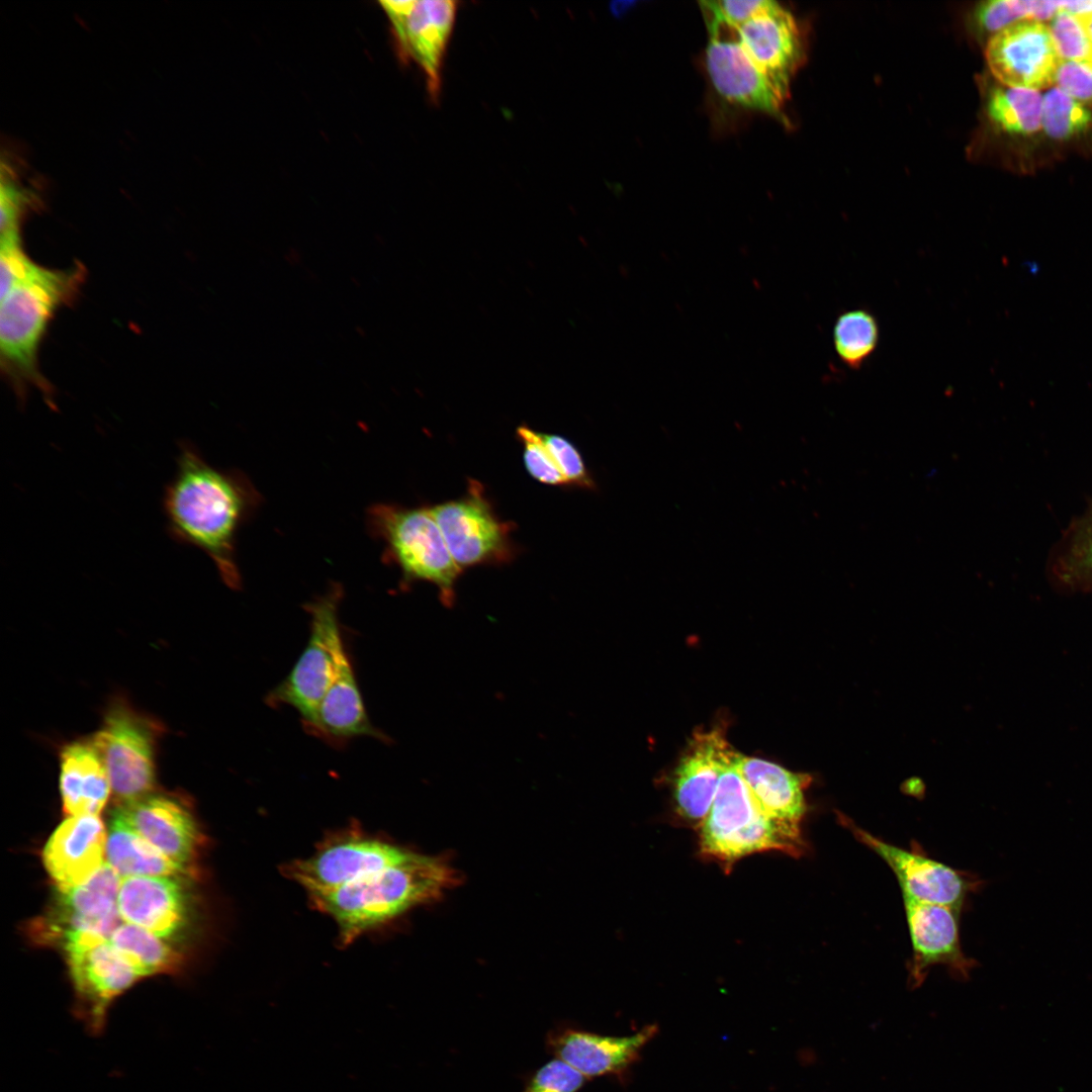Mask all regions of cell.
<instances>
[{"mask_svg":"<svg viewBox=\"0 0 1092 1092\" xmlns=\"http://www.w3.org/2000/svg\"><path fill=\"white\" fill-rule=\"evenodd\" d=\"M107 834L98 815L70 816L49 838L43 864L64 890L89 880L105 863Z\"/></svg>","mask_w":1092,"mask_h":1092,"instance_id":"20","label":"cell"},{"mask_svg":"<svg viewBox=\"0 0 1092 1092\" xmlns=\"http://www.w3.org/2000/svg\"><path fill=\"white\" fill-rule=\"evenodd\" d=\"M1061 10L1078 17H1083L1092 13V0L1061 1Z\"/></svg>","mask_w":1092,"mask_h":1092,"instance_id":"39","label":"cell"},{"mask_svg":"<svg viewBox=\"0 0 1092 1092\" xmlns=\"http://www.w3.org/2000/svg\"><path fill=\"white\" fill-rule=\"evenodd\" d=\"M1080 18L1083 21V24H1084V26L1086 28V31H1087V34H1088V37H1089V40H1090V43H1091V47H1092V13H1090V14H1088L1086 16L1080 17Z\"/></svg>","mask_w":1092,"mask_h":1092,"instance_id":"43","label":"cell"},{"mask_svg":"<svg viewBox=\"0 0 1092 1092\" xmlns=\"http://www.w3.org/2000/svg\"><path fill=\"white\" fill-rule=\"evenodd\" d=\"M975 19L979 27L994 34L1021 20L1028 19L1025 0H991L978 5Z\"/></svg>","mask_w":1092,"mask_h":1092,"instance_id":"36","label":"cell"},{"mask_svg":"<svg viewBox=\"0 0 1092 1092\" xmlns=\"http://www.w3.org/2000/svg\"><path fill=\"white\" fill-rule=\"evenodd\" d=\"M739 40L785 100L791 78L804 58L801 31L792 13L771 1L738 27Z\"/></svg>","mask_w":1092,"mask_h":1092,"instance_id":"18","label":"cell"},{"mask_svg":"<svg viewBox=\"0 0 1092 1092\" xmlns=\"http://www.w3.org/2000/svg\"><path fill=\"white\" fill-rule=\"evenodd\" d=\"M304 728L333 745H342L362 736L386 739L370 722L348 653L312 720Z\"/></svg>","mask_w":1092,"mask_h":1092,"instance_id":"23","label":"cell"},{"mask_svg":"<svg viewBox=\"0 0 1092 1092\" xmlns=\"http://www.w3.org/2000/svg\"><path fill=\"white\" fill-rule=\"evenodd\" d=\"M35 263L24 251L19 233L1 235L0 247V270H1V298L20 281H22L35 267Z\"/></svg>","mask_w":1092,"mask_h":1092,"instance_id":"35","label":"cell"},{"mask_svg":"<svg viewBox=\"0 0 1092 1092\" xmlns=\"http://www.w3.org/2000/svg\"><path fill=\"white\" fill-rule=\"evenodd\" d=\"M392 27L399 58L422 69L430 98L437 101L442 85V68L457 12L450 0H404L379 2Z\"/></svg>","mask_w":1092,"mask_h":1092,"instance_id":"10","label":"cell"},{"mask_svg":"<svg viewBox=\"0 0 1092 1092\" xmlns=\"http://www.w3.org/2000/svg\"><path fill=\"white\" fill-rule=\"evenodd\" d=\"M115 810L136 833L190 873L201 843V833L190 810L180 801L151 793L120 804Z\"/></svg>","mask_w":1092,"mask_h":1092,"instance_id":"17","label":"cell"},{"mask_svg":"<svg viewBox=\"0 0 1092 1092\" xmlns=\"http://www.w3.org/2000/svg\"><path fill=\"white\" fill-rule=\"evenodd\" d=\"M635 4H636V2H634V1L614 2L612 4V10H613L615 15H617V16L622 15Z\"/></svg>","mask_w":1092,"mask_h":1092,"instance_id":"40","label":"cell"},{"mask_svg":"<svg viewBox=\"0 0 1092 1092\" xmlns=\"http://www.w3.org/2000/svg\"><path fill=\"white\" fill-rule=\"evenodd\" d=\"M736 754L719 730L694 737L674 778L675 804L684 818L698 822L705 819L720 779Z\"/></svg>","mask_w":1092,"mask_h":1092,"instance_id":"21","label":"cell"},{"mask_svg":"<svg viewBox=\"0 0 1092 1092\" xmlns=\"http://www.w3.org/2000/svg\"><path fill=\"white\" fill-rule=\"evenodd\" d=\"M355 330L360 337H366V330L363 327L357 326Z\"/></svg>","mask_w":1092,"mask_h":1092,"instance_id":"44","label":"cell"},{"mask_svg":"<svg viewBox=\"0 0 1092 1092\" xmlns=\"http://www.w3.org/2000/svg\"><path fill=\"white\" fill-rule=\"evenodd\" d=\"M60 791L70 816L98 815L111 793L103 759L91 738L64 746L60 754Z\"/></svg>","mask_w":1092,"mask_h":1092,"instance_id":"24","label":"cell"},{"mask_svg":"<svg viewBox=\"0 0 1092 1092\" xmlns=\"http://www.w3.org/2000/svg\"><path fill=\"white\" fill-rule=\"evenodd\" d=\"M429 510L462 571L507 564L517 556L518 548L511 538L516 525L498 518L479 481L469 479L464 495Z\"/></svg>","mask_w":1092,"mask_h":1092,"instance_id":"7","label":"cell"},{"mask_svg":"<svg viewBox=\"0 0 1092 1092\" xmlns=\"http://www.w3.org/2000/svg\"><path fill=\"white\" fill-rule=\"evenodd\" d=\"M880 340L877 317L866 308L840 313L833 327V345L840 361L859 369L874 354Z\"/></svg>","mask_w":1092,"mask_h":1092,"instance_id":"29","label":"cell"},{"mask_svg":"<svg viewBox=\"0 0 1092 1092\" xmlns=\"http://www.w3.org/2000/svg\"><path fill=\"white\" fill-rule=\"evenodd\" d=\"M734 765L764 813L801 824L807 810L805 789L809 785V776L738 753Z\"/></svg>","mask_w":1092,"mask_h":1092,"instance_id":"25","label":"cell"},{"mask_svg":"<svg viewBox=\"0 0 1092 1092\" xmlns=\"http://www.w3.org/2000/svg\"><path fill=\"white\" fill-rule=\"evenodd\" d=\"M657 1032L649 1025L630 1036L602 1035L573 1027L552 1030L547 1046L555 1058L562 1060L585 1078L617 1075L634 1064L645 1044Z\"/></svg>","mask_w":1092,"mask_h":1092,"instance_id":"19","label":"cell"},{"mask_svg":"<svg viewBox=\"0 0 1092 1092\" xmlns=\"http://www.w3.org/2000/svg\"><path fill=\"white\" fill-rule=\"evenodd\" d=\"M1042 96L1037 90L1005 85L994 87L987 100V113L1000 129L1027 135L1041 126Z\"/></svg>","mask_w":1092,"mask_h":1092,"instance_id":"28","label":"cell"},{"mask_svg":"<svg viewBox=\"0 0 1092 1092\" xmlns=\"http://www.w3.org/2000/svg\"><path fill=\"white\" fill-rule=\"evenodd\" d=\"M180 876L128 877L121 880L117 906L122 920L168 937L189 914V897Z\"/></svg>","mask_w":1092,"mask_h":1092,"instance_id":"22","label":"cell"},{"mask_svg":"<svg viewBox=\"0 0 1092 1092\" xmlns=\"http://www.w3.org/2000/svg\"><path fill=\"white\" fill-rule=\"evenodd\" d=\"M408 850L358 834L330 840L312 856L297 860L288 874L310 894L331 890L403 859Z\"/></svg>","mask_w":1092,"mask_h":1092,"instance_id":"15","label":"cell"},{"mask_svg":"<svg viewBox=\"0 0 1092 1092\" xmlns=\"http://www.w3.org/2000/svg\"><path fill=\"white\" fill-rule=\"evenodd\" d=\"M109 941L141 978L171 973L181 965V957L174 947L161 936L132 923H121Z\"/></svg>","mask_w":1092,"mask_h":1092,"instance_id":"27","label":"cell"},{"mask_svg":"<svg viewBox=\"0 0 1092 1092\" xmlns=\"http://www.w3.org/2000/svg\"><path fill=\"white\" fill-rule=\"evenodd\" d=\"M586 1078L560 1059H553L530 1078L522 1092H577Z\"/></svg>","mask_w":1092,"mask_h":1092,"instance_id":"34","label":"cell"},{"mask_svg":"<svg viewBox=\"0 0 1092 1092\" xmlns=\"http://www.w3.org/2000/svg\"><path fill=\"white\" fill-rule=\"evenodd\" d=\"M342 598L341 584L334 583L305 606L310 617L307 644L287 676L267 696L269 705L293 708L304 727L312 720L348 653L339 621Z\"/></svg>","mask_w":1092,"mask_h":1092,"instance_id":"6","label":"cell"},{"mask_svg":"<svg viewBox=\"0 0 1092 1092\" xmlns=\"http://www.w3.org/2000/svg\"><path fill=\"white\" fill-rule=\"evenodd\" d=\"M259 504L260 495L244 473L215 468L194 445H179L176 472L163 496L168 533L176 542L205 552L234 589L242 584L237 535Z\"/></svg>","mask_w":1092,"mask_h":1092,"instance_id":"1","label":"cell"},{"mask_svg":"<svg viewBox=\"0 0 1092 1092\" xmlns=\"http://www.w3.org/2000/svg\"><path fill=\"white\" fill-rule=\"evenodd\" d=\"M517 437L523 446V461L526 470L534 479L547 485L569 486L548 452L541 432L522 425L517 429Z\"/></svg>","mask_w":1092,"mask_h":1092,"instance_id":"32","label":"cell"},{"mask_svg":"<svg viewBox=\"0 0 1092 1092\" xmlns=\"http://www.w3.org/2000/svg\"><path fill=\"white\" fill-rule=\"evenodd\" d=\"M704 2L724 20L736 27H740L771 3L769 0H720Z\"/></svg>","mask_w":1092,"mask_h":1092,"instance_id":"38","label":"cell"},{"mask_svg":"<svg viewBox=\"0 0 1092 1092\" xmlns=\"http://www.w3.org/2000/svg\"><path fill=\"white\" fill-rule=\"evenodd\" d=\"M734 760L723 772L709 813L701 822L703 855L719 861L728 871L735 861L754 852L776 850L793 856L803 854L806 844L801 824L764 813Z\"/></svg>","mask_w":1092,"mask_h":1092,"instance_id":"4","label":"cell"},{"mask_svg":"<svg viewBox=\"0 0 1092 1092\" xmlns=\"http://www.w3.org/2000/svg\"><path fill=\"white\" fill-rule=\"evenodd\" d=\"M904 900L905 914L912 943L909 983L920 986L933 966H944L954 977L966 979L976 965L963 951L960 911L956 908Z\"/></svg>","mask_w":1092,"mask_h":1092,"instance_id":"16","label":"cell"},{"mask_svg":"<svg viewBox=\"0 0 1092 1092\" xmlns=\"http://www.w3.org/2000/svg\"><path fill=\"white\" fill-rule=\"evenodd\" d=\"M458 881L443 860L410 851L392 866L310 897L333 917L348 943L416 905L436 900Z\"/></svg>","mask_w":1092,"mask_h":1092,"instance_id":"2","label":"cell"},{"mask_svg":"<svg viewBox=\"0 0 1092 1092\" xmlns=\"http://www.w3.org/2000/svg\"><path fill=\"white\" fill-rule=\"evenodd\" d=\"M1092 111L1088 104L1080 102L1058 87L1042 96L1041 126L1045 133L1060 141L1069 140L1089 129Z\"/></svg>","mask_w":1092,"mask_h":1092,"instance_id":"30","label":"cell"},{"mask_svg":"<svg viewBox=\"0 0 1092 1092\" xmlns=\"http://www.w3.org/2000/svg\"><path fill=\"white\" fill-rule=\"evenodd\" d=\"M106 862L123 879L144 876H185L188 873L170 860L136 833L114 810L106 839Z\"/></svg>","mask_w":1092,"mask_h":1092,"instance_id":"26","label":"cell"},{"mask_svg":"<svg viewBox=\"0 0 1092 1092\" xmlns=\"http://www.w3.org/2000/svg\"><path fill=\"white\" fill-rule=\"evenodd\" d=\"M1086 542L1084 561L1086 566L1092 571V532L1091 535L1088 536Z\"/></svg>","mask_w":1092,"mask_h":1092,"instance_id":"41","label":"cell"},{"mask_svg":"<svg viewBox=\"0 0 1092 1092\" xmlns=\"http://www.w3.org/2000/svg\"><path fill=\"white\" fill-rule=\"evenodd\" d=\"M1048 27L1061 61H1092V47L1080 17L1061 10Z\"/></svg>","mask_w":1092,"mask_h":1092,"instance_id":"31","label":"cell"},{"mask_svg":"<svg viewBox=\"0 0 1092 1092\" xmlns=\"http://www.w3.org/2000/svg\"><path fill=\"white\" fill-rule=\"evenodd\" d=\"M700 4L710 35L706 66L717 92L731 103L779 117L785 100L741 44L738 27Z\"/></svg>","mask_w":1092,"mask_h":1092,"instance_id":"11","label":"cell"},{"mask_svg":"<svg viewBox=\"0 0 1092 1092\" xmlns=\"http://www.w3.org/2000/svg\"><path fill=\"white\" fill-rule=\"evenodd\" d=\"M85 276L86 270L81 263L67 269L36 264L1 298V366L21 394L27 385H32L53 405L52 389L39 370L38 349L52 317L59 308L72 302Z\"/></svg>","mask_w":1092,"mask_h":1092,"instance_id":"3","label":"cell"},{"mask_svg":"<svg viewBox=\"0 0 1092 1092\" xmlns=\"http://www.w3.org/2000/svg\"><path fill=\"white\" fill-rule=\"evenodd\" d=\"M75 992V1014L87 1031H104L108 1008L141 977L109 940L64 948Z\"/></svg>","mask_w":1092,"mask_h":1092,"instance_id":"13","label":"cell"},{"mask_svg":"<svg viewBox=\"0 0 1092 1092\" xmlns=\"http://www.w3.org/2000/svg\"><path fill=\"white\" fill-rule=\"evenodd\" d=\"M986 60L1005 86L1039 90L1054 84L1061 62L1044 22L1018 21L990 37Z\"/></svg>","mask_w":1092,"mask_h":1092,"instance_id":"14","label":"cell"},{"mask_svg":"<svg viewBox=\"0 0 1092 1092\" xmlns=\"http://www.w3.org/2000/svg\"><path fill=\"white\" fill-rule=\"evenodd\" d=\"M541 436L548 452L569 486L589 490L597 488L580 452L573 443L560 435L541 433Z\"/></svg>","mask_w":1092,"mask_h":1092,"instance_id":"33","label":"cell"},{"mask_svg":"<svg viewBox=\"0 0 1092 1092\" xmlns=\"http://www.w3.org/2000/svg\"><path fill=\"white\" fill-rule=\"evenodd\" d=\"M121 877L105 862L89 880L60 890L49 913L38 924L39 935L63 948L109 940L121 924L117 898Z\"/></svg>","mask_w":1092,"mask_h":1092,"instance_id":"9","label":"cell"},{"mask_svg":"<svg viewBox=\"0 0 1092 1092\" xmlns=\"http://www.w3.org/2000/svg\"><path fill=\"white\" fill-rule=\"evenodd\" d=\"M157 737L155 723L120 701L110 706L101 728L91 737L119 805L152 793Z\"/></svg>","mask_w":1092,"mask_h":1092,"instance_id":"8","label":"cell"},{"mask_svg":"<svg viewBox=\"0 0 1092 1092\" xmlns=\"http://www.w3.org/2000/svg\"><path fill=\"white\" fill-rule=\"evenodd\" d=\"M371 533L385 544L384 558L399 567L404 589L417 581L429 582L439 590L445 607L455 601V585L463 572L446 545L429 507L405 508L376 504L367 512Z\"/></svg>","mask_w":1092,"mask_h":1092,"instance_id":"5","label":"cell"},{"mask_svg":"<svg viewBox=\"0 0 1092 1092\" xmlns=\"http://www.w3.org/2000/svg\"><path fill=\"white\" fill-rule=\"evenodd\" d=\"M1054 84L1069 96L1089 105L1092 103V61H1061Z\"/></svg>","mask_w":1092,"mask_h":1092,"instance_id":"37","label":"cell"},{"mask_svg":"<svg viewBox=\"0 0 1092 1092\" xmlns=\"http://www.w3.org/2000/svg\"><path fill=\"white\" fill-rule=\"evenodd\" d=\"M301 259H302V257H301V253H300V252H299L298 250H295V249H293V248H292V249H290V250H289V251H288V252L286 253V255H285V260H286V261H287V262H288V263H289L290 265H297V264H299V263L301 262Z\"/></svg>","mask_w":1092,"mask_h":1092,"instance_id":"42","label":"cell"},{"mask_svg":"<svg viewBox=\"0 0 1092 1092\" xmlns=\"http://www.w3.org/2000/svg\"><path fill=\"white\" fill-rule=\"evenodd\" d=\"M838 819L859 842L889 866L900 885L903 899L961 910L967 896L981 884L970 874L928 857L921 849L907 850L872 835L843 814H838Z\"/></svg>","mask_w":1092,"mask_h":1092,"instance_id":"12","label":"cell"}]
</instances>
